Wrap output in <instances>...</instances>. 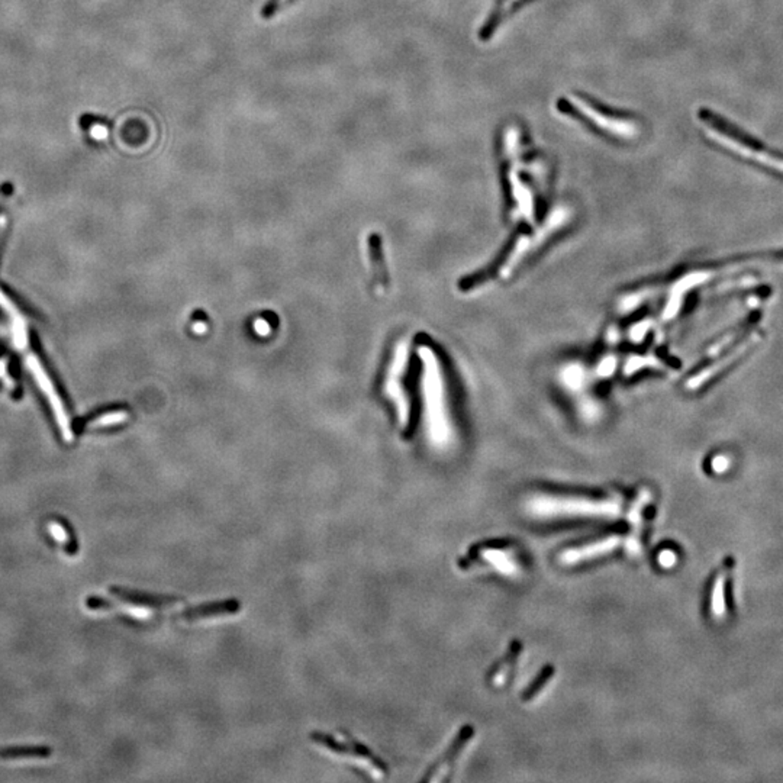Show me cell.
Wrapping results in <instances>:
<instances>
[{
  "mask_svg": "<svg viewBox=\"0 0 783 783\" xmlns=\"http://www.w3.org/2000/svg\"><path fill=\"white\" fill-rule=\"evenodd\" d=\"M524 647L520 641H514L510 645L509 649L505 655V657L496 663V666L492 669V671L489 673V683L494 688H502L505 686L510 678L514 676V673L517 670V666L520 663L521 655H522Z\"/></svg>",
  "mask_w": 783,
  "mask_h": 783,
  "instance_id": "obj_14",
  "label": "cell"
},
{
  "mask_svg": "<svg viewBox=\"0 0 783 783\" xmlns=\"http://www.w3.org/2000/svg\"><path fill=\"white\" fill-rule=\"evenodd\" d=\"M476 556L484 566L503 576H515L521 570L515 553L508 547H479Z\"/></svg>",
  "mask_w": 783,
  "mask_h": 783,
  "instance_id": "obj_10",
  "label": "cell"
},
{
  "mask_svg": "<svg viewBox=\"0 0 783 783\" xmlns=\"http://www.w3.org/2000/svg\"><path fill=\"white\" fill-rule=\"evenodd\" d=\"M730 567H731L730 563H725L722 566V569L717 573L712 583L710 609L715 618H721L725 614V583H727V575H728V570H730Z\"/></svg>",
  "mask_w": 783,
  "mask_h": 783,
  "instance_id": "obj_15",
  "label": "cell"
},
{
  "mask_svg": "<svg viewBox=\"0 0 783 783\" xmlns=\"http://www.w3.org/2000/svg\"><path fill=\"white\" fill-rule=\"evenodd\" d=\"M657 563L663 569H671L678 563V553L671 549H663L657 554Z\"/></svg>",
  "mask_w": 783,
  "mask_h": 783,
  "instance_id": "obj_19",
  "label": "cell"
},
{
  "mask_svg": "<svg viewBox=\"0 0 783 783\" xmlns=\"http://www.w3.org/2000/svg\"><path fill=\"white\" fill-rule=\"evenodd\" d=\"M700 118H702V125H704V129H705L707 135L711 140H714L718 144H722L725 148L734 151L739 155L754 160V161H758V163H760L763 166H769L773 170H777V172L783 173V158H777L776 155H773V154H770V153H767L762 148L753 147L747 141L739 138L736 133L727 132L722 126H719V124L714 125V122L705 114L702 115Z\"/></svg>",
  "mask_w": 783,
  "mask_h": 783,
  "instance_id": "obj_4",
  "label": "cell"
},
{
  "mask_svg": "<svg viewBox=\"0 0 783 783\" xmlns=\"http://www.w3.org/2000/svg\"><path fill=\"white\" fill-rule=\"evenodd\" d=\"M576 109L579 114H582L586 119L592 121L595 124L598 128L605 129L608 132H611L612 135H618V137H623V138H630L634 137L635 135V125L624 121V119H618V118H612V116H606L604 114H601L595 107H592L590 104H587L583 100H573Z\"/></svg>",
  "mask_w": 783,
  "mask_h": 783,
  "instance_id": "obj_11",
  "label": "cell"
},
{
  "mask_svg": "<svg viewBox=\"0 0 783 783\" xmlns=\"http://www.w3.org/2000/svg\"><path fill=\"white\" fill-rule=\"evenodd\" d=\"M256 328H261V330H263L261 334L268 333V325H265V323H264L263 321H257V322H256Z\"/></svg>",
  "mask_w": 783,
  "mask_h": 783,
  "instance_id": "obj_25",
  "label": "cell"
},
{
  "mask_svg": "<svg viewBox=\"0 0 783 783\" xmlns=\"http://www.w3.org/2000/svg\"><path fill=\"white\" fill-rule=\"evenodd\" d=\"M129 415L125 411H112V412H106L102 414L99 417H96L95 419L89 421L88 428H107V426H114V425H119L124 424L125 421H128Z\"/></svg>",
  "mask_w": 783,
  "mask_h": 783,
  "instance_id": "obj_17",
  "label": "cell"
},
{
  "mask_svg": "<svg viewBox=\"0 0 783 783\" xmlns=\"http://www.w3.org/2000/svg\"><path fill=\"white\" fill-rule=\"evenodd\" d=\"M619 534H609L606 537L593 539L590 543L567 549L560 554V561L563 564H578L590 558H597L599 556L611 553L619 544Z\"/></svg>",
  "mask_w": 783,
  "mask_h": 783,
  "instance_id": "obj_7",
  "label": "cell"
},
{
  "mask_svg": "<svg viewBox=\"0 0 783 783\" xmlns=\"http://www.w3.org/2000/svg\"><path fill=\"white\" fill-rule=\"evenodd\" d=\"M8 366H9V363H8L6 359H0V382H2L9 390H13L15 383H13V379L9 374Z\"/></svg>",
  "mask_w": 783,
  "mask_h": 783,
  "instance_id": "obj_22",
  "label": "cell"
},
{
  "mask_svg": "<svg viewBox=\"0 0 783 783\" xmlns=\"http://www.w3.org/2000/svg\"><path fill=\"white\" fill-rule=\"evenodd\" d=\"M407 359H408V344H400L398 348V353H396V359L390 371V379L388 382V390L392 395V398L396 400L398 403V411H399V418L402 422H408V402L405 400V393L400 389L399 385V377L403 373L405 366H407Z\"/></svg>",
  "mask_w": 783,
  "mask_h": 783,
  "instance_id": "obj_13",
  "label": "cell"
},
{
  "mask_svg": "<svg viewBox=\"0 0 783 783\" xmlns=\"http://www.w3.org/2000/svg\"><path fill=\"white\" fill-rule=\"evenodd\" d=\"M0 309H2L8 316L11 335H12V344L16 348L18 353L22 356L26 370L30 371V374L32 376V379L38 385L41 393L47 399L49 408H51V412L54 415V419H56L57 426H59L60 433H61V438L66 443H71L73 438H74L73 428H71V419L67 414V410H66L64 403L61 400V396L57 392L56 386H54L52 381L49 379V376L45 371V369H44L42 363L40 361L38 356L32 353L31 345H30L28 323H26L25 316L22 315L19 308L15 305V302L9 298V296L2 289H0Z\"/></svg>",
  "mask_w": 783,
  "mask_h": 783,
  "instance_id": "obj_1",
  "label": "cell"
},
{
  "mask_svg": "<svg viewBox=\"0 0 783 783\" xmlns=\"http://www.w3.org/2000/svg\"><path fill=\"white\" fill-rule=\"evenodd\" d=\"M645 366L656 367V366H660V363L655 357H633L626 366V373H634L635 370Z\"/></svg>",
  "mask_w": 783,
  "mask_h": 783,
  "instance_id": "obj_20",
  "label": "cell"
},
{
  "mask_svg": "<svg viewBox=\"0 0 783 783\" xmlns=\"http://www.w3.org/2000/svg\"><path fill=\"white\" fill-rule=\"evenodd\" d=\"M615 367H616V359H614V357H606V359H604V360L599 363L597 371H598V374H599L601 377H608V376H611V374L614 373Z\"/></svg>",
  "mask_w": 783,
  "mask_h": 783,
  "instance_id": "obj_23",
  "label": "cell"
},
{
  "mask_svg": "<svg viewBox=\"0 0 783 783\" xmlns=\"http://www.w3.org/2000/svg\"><path fill=\"white\" fill-rule=\"evenodd\" d=\"M567 221V212L563 209H557L554 210L547 224H544L542 228L537 229V232L531 237H522L512 250V253L508 256L506 261L503 263V265L499 270V276L502 279H508L512 272L518 267V264L531 253L534 251L537 247H539L543 244V242L547 239L549 235H551L556 229H558L564 222Z\"/></svg>",
  "mask_w": 783,
  "mask_h": 783,
  "instance_id": "obj_5",
  "label": "cell"
},
{
  "mask_svg": "<svg viewBox=\"0 0 783 783\" xmlns=\"http://www.w3.org/2000/svg\"><path fill=\"white\" fill-rule=\"evenodd\" d=\"M424 361V398L428 434L436 444H447L451 440V426L446 408L444 381L438 361L433 351L426 347L421 348Z\"/></svg>",
  "mask_w": 783,
  "mask_h": 783,
  "instance_id": "obj_2",
  "label": "cell"
},
{
  "mask_svg": "<svg viewBox=\"0 0 783 783\" xmlns=\"http://www.w3.org/2000/svg\"><path fill=\"white\" fill-rule=\"evenodd\" d=\"M561 377H563L566 386L576 389V388L582 386V383L585 381V373H583V369L579 367V366H569V367L564 369Z\"/></svg>",
  "mask_w": 783,
  "mask_h": 783,
  "instance_id": "obj_18",
  "label": "cell"
},
{
  "mask_svg": "<svg viewBox=\"0 0 783 783\" xmlns=\"http://www.w3.org/2000/svg\"><path fill=\"white\" fill-rule=\"evenodd\" d=\"M532 514L543 518L554 515H615L619 503L615 499H587L575 496H538L530 502Z\"/></svg>",
  "mask_w": 783,
  "mask_h": 783,
  "instance_id": "obj_3",
  "label": "cell"
},
{
  "mask_svg": "<svg viewBox=\"0 0 783 783\" xmlns=\"http://www.w3.org/2000/svg\"><path fill=\"white\" fill-rule=\"evenodd\" d=\"M311 739L321 744V746H325L328 750L338 753V754H349V755H356V758L364 759L367 762H370L379 773H386L388 767L386 765L379 759L376 758V755L361 743H357L354 740H349V743H340L338 740H335L334 737H331L330 734H323V733H312Z\"/></svg>",
  "mask_w": 783,
  "mask_h": 783,
  "instance_id": "obj_9",
  "label": "cell"
},
{
  "mask_svg": "<svg viewBox=\"0 0 783 783\" xmlns=\"http://www.w3.org/2000/svg\"><path fill=\"white\" fill-rule=\"evenodd\" d=\"M652 499L650 492H641L635 501L633 502L630 512H628V522H630V534L627 537V551L628 554L637 557L641 554L642 550V534H644V522H645V508L649 506Z\"/></svg>",
  "mask_w": 783,
  "mask_h": 783,
  "instance_id": "obj_8",
  "label": "cell"
},
{
  "mask_svg": "<svg viewBox=\"0 0 783 783\" xmlns=\"http://www.w3.org/2000/svg\"><path fill=\"white\" fill-rule=\"evenodd\" d=\"M241 608V604L237 599H227L221 602H208L192 606L189 609H183L174 614L176 621H187V623H193V621H201L213 616H222V615H232L237 614Z\"/></svg>",
  "mask_w": 783,
  "mask_h": 783,
  "instance_id": "obj_12",
  "label": "cell"
},
{
  "mask_svg": "<svg viewBox=\"0 0 783 783\" xmlns=\"http://www.w3.org/2000/svg\"><path fill=\"white\" fill-rule=\"evenodd\" d=\"M474 739V730L472 727H465L463 730L457 734L455 740L447 748V751L441 755L440 760L431 767L426 775L422 777L424 782H443L450 777L457 763L460 762V758L470 746Z\"/></svg>",
  "mask_w": 783,
  "mask_h": 783,
  "instance_id": "obj_6",
  "label": "cell"
},
{
  "mask_svg": "<svg viewBox=\"0 0 783 783\" xmlns=\"http://www.w3.org/2000/svg\"><path fill=\"white\" fill-rule=\"evenodd\" d=\"M554 674H556V669L553 666H546L538 673L535 681H532V683L525 689V692L521 696V699L525 702V704H534L537 699H539L546 693L549 685L554 678Z\"/></svg>",
  "mask_w": 783,
  "mask_h": 783,
  "instance_id": "obj_16",
  "label": "cell"
},
{
  "mask_svg": "<svg viewBox=\"0 0 783 783\" xmlns=\"http://www.w3.org/2000/svg\"><path fill=\"white\" fill-rule=\"evenodd\" d=\"M730 466V460L725 455H715L711 462V467L715 473H722Z\"/></svg>",
  "mask_w": 783,
  "mask_h": 783,
  "instance_id": "obj_24",
  "label": "cell"
},
{
  "mask_svg": "<svg viewBox=\"0 0 783 783\" xmlns=\"http://www.w3.org/2000/svg\"><path fill=\"white\" fill-rule=\"evenodd\" d=\"M289 4V0H270V2L263 9L264 18H273L285 5Z\"/></svg>",
  "mask_w": 783,
  "mask_h": 783,
  "instance_id": "obj_21",
  "label": "cell"
}]
</instances>
